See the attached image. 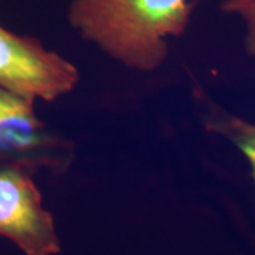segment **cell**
Segmentation results:
<instances>
[{"label":"cell","mask_w":255,"mask_h":255,"mask_svg":"<svg viewBox=\"0 0 255 255\" xmlns=\"http://www.w3.org/2000/svg\"><path fill=\"white\" fill-rule=\"evenodd\" d=\"M193 7L190 0H71L68 21L117 63L152 73L166 61L169 40L187 30Z\"/></svg>","instance_id":"cell-1"},{"label":"cell","mask_w":255,"mask_h":255,"mask_svg":"<svg viewBox=\"0 0 255 255\" xmlns=\"http://www.w3.org/2000/svg\"><path fill=\"white\" fill-rule=\"evenodd\" d=\"M77 67L43 46L0 24V87L31 100L55 101L75 88Z\"/></svg>","instance_id":"cell-2"},{"label":"cell","mask_w":255,"mask_h":255,"mask_svg":"<svg viewBox=\"0 0 255 255\" xmlns=\"http://www.w3.org/2000/svg\"><path fill=\"white\" fill-rule=\"evenodd\" d=\"M34 102L0 87V164L21 166L31 173L61 172L71 163L73 146L37 117Z\"/></svg>","instance_id":"cell-3"},{"label":"cell","mask_w":255,"mask_h":255,"mask_svg":"<svg viewBox=\"0 0 255 255\" xmlns=\"http://www.w3.org/2000/svg\"><path fill=\"white\" fill-rule=\"evenodd\" d=\"M0 237L24 255L61 251L54 217L43 204L33 173L16 164H0Z\"/></svg>","instance_id":"cell-4"},{"label":"cell","mask_w":255,"mask_h":255,"mask_svg":"<svg viewBox=\"0 0 255 255\" xmlns=\"http://www.w3.org/2000/svg\"><path fill=\"white\" fill-rule=\"evenodd\" d=\"M206 127L209 130L227 137L237 146L251 166L255 182V124L226 112H219L210 115Z\"/></svg>","instance_id":"cell-5"},{"label":"cell","mask_w":255,"mask_h":255,"mask_svg":"<svg viewBox=\"0 0 255 255\" xmlns=\"http://www.w3.org/2000/svg\"><path fill=\"white\" fill-rule=\"evenodd\" d=\"M221 11L238 16L247 28L246 50L255 58V0H223Z\"/></svg>","instance_id":"cell-6"}]
</instances>
